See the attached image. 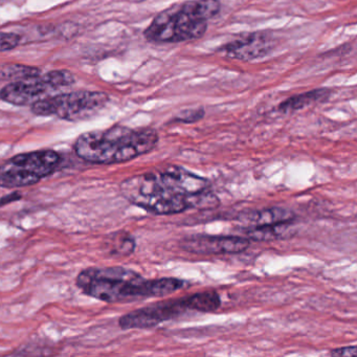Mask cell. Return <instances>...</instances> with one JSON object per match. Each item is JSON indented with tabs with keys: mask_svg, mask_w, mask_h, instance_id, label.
Returning <instances> with one entry per match:
<instances>
[{
	"mask_svg": "<svg viewBox=\"0 0 357 357\" xmlns=\"http://www.w3.org/2000/svg\"><path fill=\"white\" fill-rule=\"evenodd\" d=\"M120 191L130 204L155 215L212 210L220 204L208 179L181 167L129 177L121 183Z\"/></svg>",
	"mask_w": 357,
	"mask_h": 357,
	"instance_id": "cell-1",
	"label": "cell"
},
{
	"mask_svg": "<svg viewBox=\"0 0 357 357\" xmlns=\"http://www.w3.org/2000/svg\"><path fill=\"white\" fill-rule=\"evenodd\" d=\"M76 284L86 296L114 304L165 298L185 287V282L176 278L147 280L131 269L114 266L83 269Z\"/></svg>",
	"mask_w": 357,
	"mask_h": 357,
	"instance_id": "cell-2",
	"label": "cell"
},
{
	"mask_svg": "<svg viewBox=\"0 0 357 357\" xmlns=\"http://www.w3.org/2000/svg\"><path fill=\"white\" fill-rule=\"evenodd\" d=\"M158 141L155 129H131L118 125L106 130L83 133L77 139L74 148L77 155L85 162L116 165L149 153Z\"/></svg>",
	"mask_w": 357,
	"mask_h": 357,
	"instance_id": "cell-3",
	"label": "cell"
},
{
	"mask_svg": "<svg viewBox=\"0 0 357 357\" xmlns=\"http://www.w3.org/2000/svg\"><path fill=\"white\" fill-rule=\"evenodd\" d=\"M221 12L219 0H191L175 3L154 17L144 37L152 43L197 40L208 31V20Z\"/></svg>",
	"mask_w": 357,
	"mask_h": 357,
	"instance_id": "cell-4",
	"label": "cell"
},
{
	"mask_svg": "<svg viewBox=\"0 0 357 357\" xmlns=\"http://www.w3.org/2000/svg\"><path fill=\"white\" fill-rule=\"evenodd\" d=\"M221 306V298L215 290L197 292L185 298L160 301L135 309L119 319L121 329H149L187 312H214Z\"/></svg>",
	"mask_w": 357,
	"mask_h": 357,
	"instance_id": "cell-5",
	"label": "cell"
},
{
	"mask_svg": "<svg viewBox=\"0 0 357 357\" xmlns=\"http://www.w3.org/2000/svg\"><path fill=\"white\" fill-rule=\"evenodd\" d=\"M60 160V154L51 149L13 156L0 164V187L18 189L38 183L57 170Z\"/></svg>",
	"mask_w": 357,
	"mask_h": 357,
	"instance_id": "cell-6",
	"label": "cell"
},
{
	"mask_svg": "<svg viewBox=\"0 0 357 357\" xmlns=\"http://www.w3.org/2000/svg\"><path fill=\"white\" fill-rule=\"evenodd\" d=\"M109 97L101 91H80L43 98L31 105L36 116H54L70 122L89 120L105 107Z\"/></svg>",
	"mask_w": 357,
	"mask_h": 357,
	"instance_id": "cell-7",
	"label": "cell"
},
{
	"mask_svg": "<svg viewBox=\"0 0 357 357\" xmlns=\"http://www.w3.org/2000/svg\"><path fill=\"white\" fill-rule=\"evenodd\" d=\"M74 75L68 70H53L43 77L35 76L10 82L0 91V99L16 106L33 105L43 95L74 84Z\"/></svg>",
	"mask_w": 357,
	"mask_h": 357,
	"instance_id": "cell-8",
	"label": "cell"
},
{
	"mask_svg": "<svg viewBox=\"0 0 357 357\" xmlns=\"http://www.w3.org/2000/svg\"><path fill=\"white\" fill-rule=\"evenodd\" d=\"M277 45V39L268 32H254L221 45L217 52L240 61H252L269 55Z\"/></svg>",
	"mask_w": 357,
	"mask_h": 357,
	"instance_id": "cell-9",
	"label": "cell"
},
{
	"mask_svg": "<svg viewBox=\"0 0 357 357\" xmlns=\"http://www.w3.org/2000/svg\"><path fill=\"white\" fill-rule=\"evenodd\" d=\"M250 244V239L239 236L192 235L179 242L181 250L196 255L240 254Z\"/></svg>",
	"mask_w": 357,
	"mask_h": 357,
	"instance_id": "cell-10",
	"label": "cell"
},
{
	"mask_svg": "<svg viewBox=\"0 0 357 357\" xmlns=\"http://www.w3.org/2000/svg\"><path fill=\"white\" fill-rule=\"evenodd\" d=\"M294 219H296V215L292 211L285 208H279V206L252 211V212H248L237 217V220L244 223L248 229L292 223Z\"/></svg>",
	"mask_w": 357,
	"mask_h": 357,
	"instance_id": "cell-11",
	"label": "cell"
},
{
	"mask_svg": "<svg viewBox=\"0 0 357 357\" xmlns=\"http://www.w3.org/2000/svg\"><path fill=\"white\" fill-rule=\"evenodd\" d=\"M331 89L321 87V89H312L301 95L292 96L278 106V112L282 114H291L298 112L314 104L325 103L331 97Z\"/></svg>",
	"mask_w": 357,
	"mask_h": 357,
	"instance_id": "cell-12",
	"label": "cell"
},
{
	"mask_svg": "<svg viewBox=\"0 0 357 357\" xmlns=\"http://www.w3.org/2000/svg\"><path fill=\"white\" fill-rule=\"evenodd\" d=\"M290 225L291 223L250 227V229H246V238L254 240V241H273V240L284 239L290 235Z\"/></svg>",
	"mask_w": 357,
	"mask_h": 357,
	"instance_id": "cell-13",
	"label": "cell"
},
{
	"mask_svg": "<svg viewBox=\"0 0 357 357\" xmlns=\"http://www.w3.org/2000/svg\"><path fill=\"white\" fill-rule=\"evenodd\" d=\"M109 254L112 256L128 257L135 250V239L131 234L121 231L112 234L108 240Z\"/></svg>",
	"mask_w": 357,
	"mask_h": 357,
	"instance_id": "cell-14",
	"label": "cell"
},
{
	"mask_svg": "<svg viewBox=\"0 0 357 357\" xmlns=\"http://www.w3.org/2000/svg\"><path fill=\"white\" fill-rule=\"evenodd\" d=\"M40 70L33 66H22V64H5L0 66V80L15 81L24 80L31 77L39 76Z\"/></svg>",
	"mask_w": 357,
	"mask_h": 357,
	"instance_id": "cell-15",
	"label": "cell"
},
{
	"mask_svg": "<svg viewBox=\"0 0 357 357\" xmlns=\"http://www.w3.org/2000/svg\"><path fill=\"white\" fill-rule=\"evenodd\" d=\"M204 116H206V110L204 107L185 109L176 114L173 118L172 122L181 123V124H194V123L202 121Z\"/></svg>",
	"mask_w": 357,
	"mask_h": 357,
	"instance_id": "cell-16",
	"label": "cell"
},
{
	"mask_svg": "<svg viewBox=\"0 0 357 357\" xmlns=\"http://www.w3.org/2000/svg\"><path fill=\"white\" fill-rule=\"evenodd\" d=\"M20 37L13 33H0V53L11 51L18 47Z\"/></svg>",
	"mask_w": 357,
	"mask_h": 357,
	"instance_id": "cell-17",
	"label": "cell"
},
{
	"mask_svg": "<svg viewBox=\"0 0 357 357\" xmlns=\"http://www.w3.org/2000/svg\"><path fill=\"white\" fill-rule=\"evenodd\" d=\"M331 356H356L357 348L355 346L342 347V348L334 349L330 352Z\"/></svg>",
	"mask_w": 357,
	"mask_h": 357,
	"instance_id": "cell-18",
	"label": "cell"
},
{
	"mask_svg": "<svg viewBox=\"0 0 357 357\" xmlns=\"http://www.w3.org/2000/svg\"><path fill=\"white\" fill-rule=\"evenodd\" d=\"M22 199V194L18 192H13V193L9 194V195L3 196L0 199V206H6V204H10V202H17V200Z\"/></svg>",
	"mask_w": 357,
	"mask_h": 357,
	"instance_id": "cell-19",
	"label": "cell"
}]
</instances>
